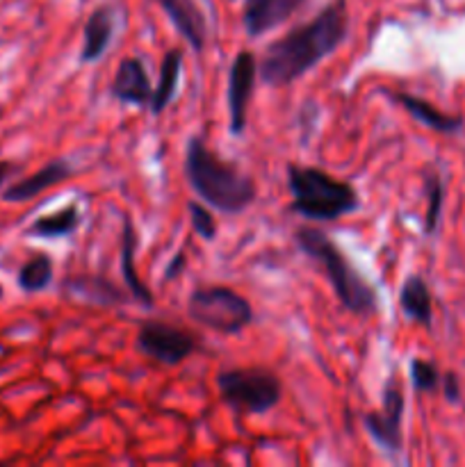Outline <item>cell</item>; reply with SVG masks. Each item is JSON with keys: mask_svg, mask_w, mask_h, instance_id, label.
<instances>
[{"mask_svg": "<svg viewBox=\"0 0 465 467\" xmlns=\"http://www.w3.org/2000/svg\"><path fill=\"white\" fill-rule=\"evenodd\" d=\"M395 103H399L406 112L413 119H418L424 126L433 128L436 132H445V135H451V132H459L463 128V117L459 114H447L442 109H438L436 105L429 103V100L419 99V96L406 94V91H386Z\"/></svg>", "mask_w": 465, "mask_h": 467, "instance_id": "5bb4252c", "label": "cell"}, {"mask_svg": "<svg viewBox=\"0 0 465 467\" xmlns=\"http://www.w3.org/2000/svg\"><path fill=\"white\" fill-rule=\"evenodd\" d=\"M64 290L76 299L96 306H121L128 301V295L112 281L96 274H78L64 281Z\"/></svg>", "mask_w": 465, "mask_h": 467, "instance_id": "9a60e30c", "label": "cell"}, {"mask_svg": "<svg viewBox=\"0 0 465 467\" xmlns=\"http://www.w3.org/2000/svg\"><path fill=\"white\" fill-rule=\"evenodd\" d=\"M404 409V390H401V383L397 379V374H392L386 381V386H383L381 410L365 413L363 418L365 429L374 438V442L381 445L386 451H390V454H399L401 445H404V438H401Z\"/></svg>", "mask_w": 465, "mask_h": 467, "instance_id": "ba28073f", "label": "cell"}, {"mask_svg": "<svg viewBox=\"0 0 465 467\" xmlns=\"http://www.w3.org/2000/svg\"><path fill=\"white\" fill-rule=\"evenodd\" d=\"M71 176H73V169L67 160H53V162L44 164V167H41L39 171L32 173V176L9 185L7 190H5L3 199L7 201V203H23V201H30L35 199V196H39L41 192L68 181Z\"/></svg>", "mask_w": 465, "mask_h": 467, "instance_id": "4fadbf2b", "label": "cell"}, {"mask_svg": "<svg viewBox=\"0 0 465 467\" xmlns=\"http://www.w3.org/2000/svg\"><path fill=\"white\" fill-rule=\"evenodd\" d=\"M185 176L199 199L223 214H240L255 201L253 178L219 158L201 137H190L185 149Z\"/></svg>", "mask_w": 465, "mask_h": 467, "instance_id": "7a4b0ae2", "label": "cell"}, {"mask_svg": "<svg viewBox=\"0 0 465 467\" xmlns=\"http://www.w3.org/2000/svg\"><path fill=\"white\" fill-rule=\"evenodd\" d=\"M217 388L222 400L242 415L267 413L283 397L281 379L264 368L223 369L217 377Z\"/></svg>", "mask_w": 465, "mask_h": 467, "instance_id": "5b68a950", "label": "cell"}, {"mask_svg": "<svg viewBox=\"0 0 465 467\" xmlns=\"http://www.w3.org/2000/svg\"><path fill=\"white\" fill-rule=\"evenodd\" d=\"M155 3L164 9L178 35L196 53H201L205 48V41H208V21H205V14L201 12L196 0H155Z\"/></svg>", "mask_w": 465, "mask_h": 467, "instance_id": "7c38bea8", "label": "cell"}, {"mask_svg": "<svg viewBox=\"0 0 465 467\" xmlns=\"http://www.w3.org/2000/svg\"><path fill=\"white\" fill-rule=\"evenodd\" d=\"M287 187L292 194V213L313 222H336L360 208L354 185L337 181L322 169L287 164Z\"/></svg>", "mask_w": 465, "mask_h": 467, "instance_id": "277c9868", "label": "cell"}, {"mask_svg": "<svg viewBox=\"0 0 465 467\" xmlns=\"http://www.w3.org/2000/svg\"><path fill=\"white\" fill-rule=\"evenodd\" d=\"M255 76H258V57L251 50H240L228 68V117H231L232 135H244L246 130Z\"/></svg>", "mask_w": 465, "mask_h": 467, "instance_id": "9c48e42d", "label": "cell"}, {"mask_svg": "<svg viewBox=\"0 0 465 467\" xmlns=\"http://www.w3.org/2000/svg\"><path fill=\"white\" fill-rule=\"evenodd\" d=\"M442 395H445L447 401L451 404H459L460 401V381L454 372H447L442 377Z\"/></svg>", "mask_w": 465, "mask_h": 467, "instance_id": "d4e9b609", "label": "cell"}, {"mask_svg": "<svg viewBox=\"0 0 465 467\" xmlns=\"http://www.w3.org/2000/svg\"><path fill=\"white\" fill-rule=\"evenodd\" d=\"M424 192H427V214H424V233L433 235L438 231L442 213V199H445V190H442V181L436 171H429L424 176Z\"/></svg>", "mask_w": 465, "mask_h": 467, "instance_id": "7402d4cb", "label": "cell"}, {"mask_svg": "<svg viewBox=\"0 0 465 467\" xmlns=\"http://www.w3.org/2000/svg\"><path fill=\"white\" fill-rule=\"evenodd\" d=\"M187 315L196 324L223 336H235L253 322L249 301L226 285L196 287L187 299Z\"/></svg>", "mask_w": 465, "mask_h": 467, "instance_id": "8992f818", "label": "cell"}, {"mask_svg": "<svg viewBox=\"0 0 465 467\" xmlns=\"http://www.w3.org/2000/svg\"><path fill=\"white\" fill-rule=\"evenodd\" d=\"M14 171V164L12 162H0V187H3V182L7 181L9 173Z\"/></svg>", "mask_w": 465, "mask_h": 467, "instance_id": "4316f807", "label": "cell"}, {"mask_svg": "<svg viewBox=\"0 0 465 467\" xmlns=\"http://www.w3.org/2000/svg\"><path fill=\"white\" fill-rule=\"evenodd\" d=\"M182 71V50L171 48L164 53L162 64H160V82L153 89V99H150V112L160 114L164 112L169 103L173 100L178 91V80H181Z\"/></svg>", "mask_w": 465, "mask_h": 467, "instance_id": "d6986e66", "label": "cell"}, {"mask_svg": "<svg viewBox=\"0 0 465 467\" xmlns=\"http://www.w3.org/2000/svg\"><path fill=\"white\" fill-rule=\"evenodd\" d=\"M53 281V260L46 254H35L18 269V287L23 292H41Z\"/></svg>", "mask_w": 465, "mask_h": 467, "instance_id": "44dd1931", "label": "cell"}, {"mask_svg": "<svg viewBox=\"0 0 465 467\" xmlns=\"http://www.w3.org/2000/svg\"><path fill=\"white\" fill-rule=\"evenodd\" d=\"M305 0H244L242 23L249 36H263L285 23Z\"/></svg>", "mask_w": 465, "mask_h": 467, "instance_id": "8fae6325", "label": "cell"}, {"mask_svg": "<svg viewBox=\"0 0 465 467\" xmlns=\"http://www.w3.org/2000/svg\"><path fill=\"white\" fill-rule=\"evenodd\" d=\"M349 32L346 0H333L313 21L294 27L267 46L258 62V76L264 85L290 87L301 76L336 53Z\"/></svg>", "mask_w": 465, "mask_h": 467, "instance_id": "6da1fadb", "label": "cell"}, {"mask_svg": "<svg viewBox=\"0 0 465 467\" xmlns=\"http://www.w3.org/2000/svg\"><path fill=\"white\" fill-rule=\"evenodd\" d=\"M137 237L135 226H132V219L128 214H123V233H121V274H123V285L128 287L132 299L137 304L150 308L153 306V295H150L149 287L141 283L140 274H137L135 267V249H137Z\"/></svg>", "mask_w": 465, "mask_h": 467, "instance_id": "e0dca14e", "label": "cell"}, {"mask_svg": "<svg viewBox=\"0 0 465 467\" xmlns=\"http://www.w3.org/2000/svg\"><path fill=\"white\" fill-rule=\"evenodd\" d=\"M137 349L162 365H178L199 349V340L185 328L149 319L137 331Z\"/></svg>", "mask_w": 465, "mask_h": 467, "instance_id": "52a82bcc", "label": "cell"}, {"mask_svg": "<svg viewBox=\"0 0 465 467\" xmlns=\"http://www.w3.org/2000/svg\"><path fill=\"white\" fill-rule=\"evenodd\" d=\"M182 267H185V254L181 251V254L173 255V260L169 263L167 272H164V281H173V278L182 272Z\"/></svg>", "mask_w": 465, "mask_h": 467, "instance_id": "484cf974", "label": "cell"}, {"mask_svg": "<svg viewBox=\"0 0 465 467\" xmlns=\"http://www.w3.org/2000/svg\"><path fill=\"white\" fill-rule=\"evenodd\" d=\"M112 35H114L112 7H108V5L96 7L85 23V39H82L80 62L82 64L98 62V59L105 55V50H108L109 41H112Z\"/></svg>", "mask_w": 465, "mask_h": 467, "instance_id": "2e32d148", "label": "cell"}, {"mask_svg": "<svg viewBox=\"0 0 465 467\" xmlns=\"http://www.w3.org/2000/svg\"><path fill=\"white\" fill-rule=\"evenodd\" d=\"M109 96H114L121 103L137 105V108L150 105L153 85H150V78L141 59L128 57L119 64L112 85H109Z\"/></svg>", "mask_w": 465, "mask_h": 467, "instance_id": "30bf717a", "label": "cell"}, {"mask_svg": "<svg viewBox=\"0 0 465 467\" xmlns=\"http://www.w3.org/2000/svg\"><path fill=\"white\" fill-rule=\"evenodd\" d=\"M410 383H413L415 392H436L440 386V372H438L436 363L422 358L410 360Z\"/></svg>", "mask_w": 465, "mask_h": 467, "instance_id": "603a6c76", "label": "cell"}, {"mask_svg": "<svg viewBox=\"0 0 465 467\" xmlns=\"http://www.w3.org/2000/svg\"><path fill=\"white\" fill-rule=\"evenodd\" d=\"M294 242L305 255H310V258L322 265L337 301H340L346 313L360 315V317L377 313V290L356 272L349 258L342 254L340 246L326 233L313 226H301L296 228Z\"/></svg>", "mask_w": 465, "mask_h": 467, "instance_id": "3957f363", "label": "cell"}, {"mask_svg": "<svg viewBox=\"0 0 465 467\" xmlns=\"http://www.w3.org/2000/svg\"><path fill=\"white\" fill-rule=\"evenodd\" d=\"M187 210H190V219H191V231L205 242H212L217 237V222H214L212 213L203 208L201 203L196 201H190L187 203Z\"/></svg>", "mask_w": 465, "mask_h": 467, "instance_id": "cb8c5ba5", "label": "cell"}, {"mask_svg": "<svg viewBox=\"0 0 465 467\" xmlns=\"http://www.w3.org/2000/svg\"><path fill=\"white\" fill-rule=\"evenodd\" d=\"M78 226H80V210L71 203L55 214H44V217L35 219L26 233L30 237H41V240H57V237L71 235Z\"/></svg>", "mask_w": 465, "mask_h": 467, "instance_id": "ffe728a7", "label": "cell"}, {"mask_svg": "<svg viewBox=\"0 0 465 467\" xmlns=\"http://www.w3.org/2000/svg\"><path fill=\"white\" fill-rule=\"evenodd\" d=\"M399 306L404 315L413 322L431 327L433 319V299L429 292L427 281L422 276H408L399 290Z\"/></svg>", "mask_w": 465, "mask_h": 467, "instance_id": "ac0fdd59", "label": "cell"}]
</instances>
